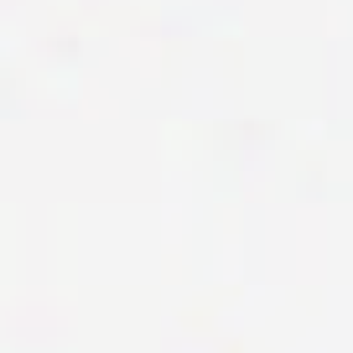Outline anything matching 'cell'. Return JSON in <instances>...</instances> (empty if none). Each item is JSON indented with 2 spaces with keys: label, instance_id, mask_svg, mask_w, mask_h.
Here are the masks:
<instances>
[]
</instances>
